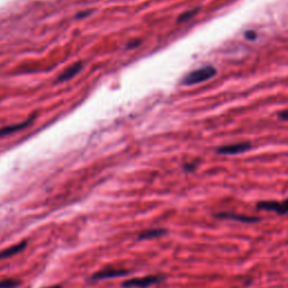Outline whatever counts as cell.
<instances>
[{
  "mask_svg": "<svg viewBox=\"0 0 288 288\" xmlns=\"http://www.w3.org/2000/svg\"><path fill=\"white\" fill-rule=\"evenodd\" d=\"M216 73H217V70H216L215 67L204 66L200 68V69L188 72V73L184 77L181 83H183L184 86H194V84L207 81V80L213 78Z\"/></svg>",
  "mask_w": 288,
  "mask_h": 288,
  "instance_id": "1",
  "label": "cell"
},
{
  "mask_svg": "<svg viewBox=\"0 0 288 288\" xmlns=\"http://www.w3.org/2000/svg\"><path fill=\"white\" fill-rule=\"evenodd\" d=\"M163 281L164 276H160V275H151V276H145L141 278L128 279V281H125L122 284V286L124 288H146Z\"/></svg>",
  "mask_w": 288,
  "mask_h": 288,
  "instance_id": "2",
  "label": "cell"
},
{
  "mask_svg": "<svg viewBox=\"0 0 288 288\" xmlns=\"http://www.w3.org/2000/svg\"><path fill=\"white\" fill-rule=\"evenodd\" d=\"M252 149V145L249 142L242 143H234V144H227V145L218 146L216 149V152L218 154H226V155H234L248 152Z\"/></svg>",
  "mask_w": 288,
  "mask_h": 288,
  "instance_id": "3",
  "label": "cell"
},
{
  "mask_svg": "<svg viewBox=\"0 0 288 288\" xmlns=\"http://www.w3.org/2000/svg\"><path fill=\"white\" fill-rule=\"evenodd\" d=\"M257 209L261 211L275 212L279 215H285L288 213V198L284 202H275V201H267L260 202L257 204Z\"/></svg>",
  "mask_w": 288,
  "mask_h": 288,
  "instance_id": "4",
  "label": "cell"
},
{
  "mask_svg": "<svg viewBox=\"0 0 288 288\" xmlns=\"http://www.w3.org/2000/svg\"><path fill=\"white\" fill-rule=\"evenodd\" d=\"M129 274H130L129 270H125V269H104V270H100V272L98 273H96L95 275H92L90 279L92 282H98V281H104V279H108V278L128 276Z\"/></svg>",
  "mask_w": 288,
  "mask_h": 288,
  "instance_id": "5",
  "label": "cell"
},
{
  "mask_svg": "<svg viewBox=\"0 0 288 288\" xmlns=\"http://www.w3.org/2000/svg\"><path fill=\"white\" fill-rule=\"evenodd\" d=\"M215 217L222 218V219H231V221H238V222H242V223H257V222L261 221L260 217H256V216L227 213V212H223V213L215 214Z\"/></svg>",
  "mask_w": 288,
  "mask_h": 288,
  "instance_id": "6",
  "label": "cell"
},
{
  "mask_svg": "<svg viewBox=\"0 0 288 288\" xmlns=\"http://www.w3.org/2000/svg\"><path fill=\"white\" fill-rule=\"evenodd\" d=\"M82 69V63L81 62H77L74 63V65L70 66L69 68H67V69L62 72V73L59 75L58 78V82H65L68 81V80H70L74 77V75H77L80 71Z\"/></svg>",
  "mask_w": 288,
  "mask_h": 288,
  "instance_id": "7",
  "label": "cell"
},
{
  "mask_svg": "<svg viewBox=\"0 0 288 288\" xmlns=\"http://www.w3.org/2000/svg\"><path fill=\"white\" fill-rule=\"evenodd\" d=\"M26 247H27L26 241H22V242H19L18 244H15L12 245V247L2 250V251H0V260L7 259V258L18 255L19 252H23L24 250L26 249Z\"/></svg>",
  "mask_w": 288,
  "mask_h": 288,
  "instance_id": "8",
  "label": "cell"
},
{
  "mask_svg": "<svg viewBox=\"0 0 288 288\" xmlns=\"http://www.w3.org/2000/svg\"><path fill=\"white\" fill-rule=\"evenodd\" d=\"M168 233L164 228H151V230L143 231L139 234V240H149L154 238H160V236L166 235Z\"/></svg>",
  "mask_w": 288,
  "mask_h": 288,
  "instance_id": "9",
  "label": "cell"
},
{
  "mask_svg": "<svg viewBox=\"0 0 288 288\" xmlns=\"http://www.w3.org/2000/svg\"><path fill=\"white\" fill-rule=\"evenodd\" d=\"M198 11H200V8H194V9L185 11L184 14H181L179 17H178V23L187 22V20H189L190 18H193V17L196 15Z\"/></svg>",
  "mask_w": 288,
  "mask_h": 288,
  "instance_id": "10",
  "label": "cell"
},
{
  "mask_svg": "<svg viewBox=\"0 0 288 288\" xmlns=\"http://www.w3.org/2000/svg\"><path fill=\"white\" fill-rule=\"evenodd\" d=\"M19 285V282L14 279H5L0 282V288H15Z\"/></svg>",
  "mask_w": 288,
  "mask_h": 288,
  "instance_id": "11",
  "label": "cell"
},
{
  "mask_svg": "<svg viewBox=\"0 0 288 288\" xmlns=\"http://www.w3.org/2000/svg\"><path fill=\"white\" fill-rule=\"evenodd\" d=\"M244 37H245V39H247L248 41L253 42V41H256V40H257L258 34H257V32L251 31V29H249V31H247V32L244 33Z\"/></svg>",
  "mask_w": 288,
  "mask_h": 288,
  "instance_id": "12",
  "label": "cell"
},
{
  "mask_svg": "<svg viewBox=\"0 0 288 288\" xmlns=\"http://www.w3.org/2000/svg\"><path fill=\"white\" fill-rule=\"evenodd\" d=\"M198 164H200L198 161H195V162H190V163H186V164H184V169L186 171H194L197 169Z\"/></svg>",
  "mask_w": 288,
  "mask_h": 288,
  "instance_id": "13",
  "label": "cell"
},
{
  "mask_svg": "<svg viewBox=\"0 0 288 288\" xmlns=\"http://www.w3.org/2000/svg\"><path fill=\"white\" fill-rule=\"evenodd\" d=\"M278 117L283 121H288V111H283L278 113Z\"/></svg>",
  "mask_w": 288,
  "mask_h": 288,
  "instance_id": "14",
  "label": "cell"
},
{
  "mask_svg": "<svg viewBox=\"0 0 288 288\" xmlns=\"http://www.w3.org/2000/svg\"><path fill=\"white\" fill-rule=\"evenodd\" d=\"M44 288H62L61 285H53V286H48V287H44Z\"/></svg>",
  "mask_w": 288,
  "mask_h": 288,
  "instance_id": "15",
  "label": "cell"
},
{
  "mask_svg": "<svg viewBox=\"0 0 288 288\" xmlns=\"http://www.w3.org/2000/svg\"><path fill=\"white\" fill-rule=\"evenodd\" d=\"M5 135V131H3V129H0V137H3Z\"/></svg>",
  "mask_w": 288,
  "mask_h": 288,
  "instance_id": "16",
  "label": "cell"
}]
</instances>
